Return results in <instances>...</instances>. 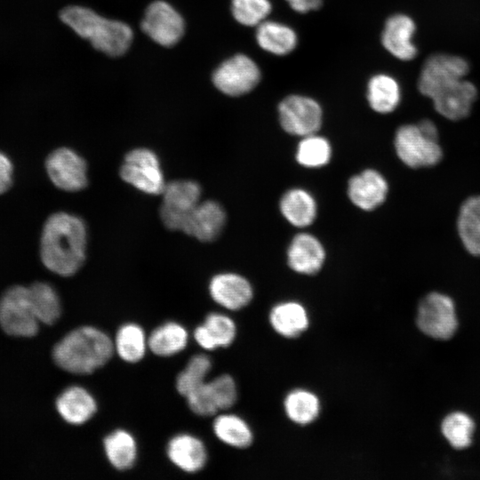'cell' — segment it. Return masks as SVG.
Masks as SVG:
<instances>
[{
    "label": "cell",
    "mask_w": 480,
    "mask_h": 480,
    "mask_svg": "<svg viewBox=\"0 0 480 480\" xmlns=\"http://www.w3.org/2000/svg\"><path fill=\"white\" fill-rule=\"evenodd\" d=\"M416 26L405 14H394L388 18L381 33L383 47L401 60H411L417 55V48L412 43Z\"/></svg>",
    "instance_id": "cell-17"
},
{
    "label": "cell",
    "mask_w": 480,
    "mask_h": 480,
    "mask_svg": "<svg viewBox=\"0 0 480 480\" xmlns=\"http://www.w3.org/2000/svg\"><path fill=\"white\" fill-rule=\"evenodd\" d=\"M394 143L399 159L412 168L433 166L443 156L438 140L425 135L418 124L400 126L396 132Z\"/></svg>",
    "instance_id": "cell-8"
},
{
    "label": "cell",
    "mask_w": 480,
    "mask_h": 480,
    "mask_svg": "<svg viewBox=\"0 0 480 480\" xmlns=\"http://www.w3.org/2000/svg\"><path fill=\"white\" fill-rule=\"evenodd\" d=\"M260 69L245 54H236L224 60L213 72L212 83L222 93L241 96L252 91L260 81Z\"/></svg>",
    "instance_id": "cell-11"
},
{
    "label": "cell",
    "mask_w": 480,
    "mask_h": 480,
    "mask_svg": "<svg viewBox=\"0 0 480 480\" xmlns=\"http://www.w3.org/2000/svg\"><path fill=\"white\" fill-rule=\"evenodd\" d=\"M325 260V250L315 236L300 233L292 239L287 250V262L295 272L304 275L317 273Z\"/></svg>",
    "instance_id": "cell-18"
},
{
    "label": "cell",
    "mask_w": 480,
    "mask_h": 480,
    "mask_svg": "<svg viewBox=\"0 0 480 480\" xmlns=\"http://www.w3.org/2000/svg\"><path fill=\"white\" fill-rule=\"evenodd\" d=\"M211 368L212 362L207 356L201 354L193 356L186 368L177 377V391L186 397L191 391L205 381Z\"/></svg>",
    "instance_id": "cell-35"
},
{
    "label": "cell",
    "mask_w": 480,
    "mask_h": 480,
    "mask_svg": "<svg viewBox=\"0 0 480 480\" xmlns=\"http://www.w3.org/2000/svg\"><path fill=\"white\" fill-rule=\"evenodd\" d=\"M469 64L462 57L437 53L424 62L419 79L420 92L432 100L444 117L458 121L466 118L477 97L476 86L464 79Z\"/></svg>",
    "instance_id": "cell-1"
},
{
    "label": "cell",
    "mask_w": 480,
    "mask_h": 480,
    "mask_svg": "<svg viewBox=\"0 0 480 480\" xmlns=\"http://www.w3.org/2000/svg\"><path fill=\"white\" fill-rule=\"evenodd\" d=\"M418 126L425 135L438 140V131L432 121L424 119L418 124Z\"/></svg>",
    "instance_id": "cell-40"
},
{
    "label": "cell",
    "mask_w": 480,
    "mask_h": 480,
    "mask_svg": "<svg viewBox=\"0 0 480 480\" xmlns=\"http://www.w3.org/2000/svg\"><path fill=\"white\" fill-rule=\"evenodd\" d=\"M60 20L92 46L109 55L119 56L129 48L132 30L125 23L105 19L83 6H68L60 13Z\"/></svg>",
    "instance_id": "cell-4"
},
{
    "label": "cell",
    "mask_w": 480,
    "mask_h": 480,
    "mask_svg": "<svg viewBox=\"0 0 480 480\" xmlns=\"http://www.w3.org/2000/svg\"><path fill=\"white\" fill-rule=\"evenodd\" d=\"M332 157V146L329 140L316 133L302 137L296 149L297 162L308 168L324 166Z\"/></svg>",
    "instance_id": "cell-33"
},
{
    "label": "cell",
    "mask_w": 480,
    "mask_h": 480,
    "mask_svg": "<svg viewBox=\"0 0 480 480\" xmlns=\"http://www.w3.org/2000/svg\"><path fill=\"white\" fill-rule=\"evenodd\" d=\"M119 174L124 182L148 195L162 194L166 185L157 155L147 148L129 151L121 164Z\"/></svg>",
    "instance_id": "cell-5"
},
{
    "label": "cell",
    "mask_w": 480,
    "mask_h": 480,
    "mask_svg": "<svg viewBox=\"0 0 480 480\" xmlns=\"http://www.w3.org/2000/svg\"><path fill=\"white\" fill-rule=\"evenodd\" d=\"M30 300L28 286L13 285L9 287L0 298V325L12 336L30 337L38 330Z\"/></svg>",
    "instance_id": "cell-7"
},
{
    "label": "cell",
    "mask_w": 480,
    "mask_h": 480,
    "mask_svg": "<svg viewBox=\"0 0 480 480\" xmlns=\"http://www.w3.org/2000/svg\"><path fill=\"white\" fill-rule=\"evenodd\" d=\"M272 10L269 0H232L231 12L242 25L257 27L267 20Z\"/></svg>",
    "instance_id": "cell-36"
},
{
    "label": "cell",
    "mask_w": 480,
    "mask_h": 480,
    "mask_svg": "<svg viewBox=\"0 0 480 480\" xmlns=\"http://www.w3.org/2000/svg\"><path fill=\"white\" fill-rule=\"evenodd\" d=\"M282 128L289 134L304 137L316 133L323 122V110L313 98L292 94L285 97L277 108Z\"/></svg>",
    "instance_id": "cell-9"
},
{
    "label": "cell",
    "mask_w": 480,
    "mask_h": 480,
    "mask_svg": "<svg viewBox=\"0 0 480 480\" xmlns=\"http://www.w3.org/2000/svg\"><path fill=\"white\" fill-rule=\"evenodd\" d=\"M14 182V164L12 158L0 150V195L9 191Z\"/></svg>",
    "instance_id": "cell-38"
},
{
    "label": "cell",
    "mask_w": 480,
    "mask_h": 480,
    "mask_svg": "<svg viewBox=\"0 0 480 480\" xmlns=\"http://www.w3.org/2000/svg\"><path fill=\"white\" fill-rule=\"evenodd\" d=\"M202 189L191 180H172L162 192L160 218L171 230L182 231L188 218L200 203Z\"/></svg>",
    "instance_id": "cell-6"
},
{
    "label": "cell",
    "mask_w": 480,
    "mask_h": 480,
    "mask_svg": "<svg viewBox=\"0 0 480 480\" xmlns=\"http://www.w3.org/2000/svg\"><path fill=\"white\" fill-rule=\"evenodd\" d=\"M348 196L351 203L364 211H372L386 200L388 185L381 173L366 169L350 178Z\"/></svg>",
    "instance_id": "cell-14"
},
{
    "label": "cell",
    "mask_w": 480,
    "mask_h": 480,
    "mask_svg": "<svg viewBox=\"0 0 480 480\" xmlns=\"http://www.w3.org/2000/svg\"><path fill=\"white\" fill-rule=\"evenodd\" d=\"M28 292L31 307L38 322L54 324L61 312L56 290L48 283L36 282L28 286Z\"/></svg>",
    "instance_id": "cell-28"
},
{
    "label": "cell",
    "mask_w": 480,
    "mask_h": 480,
    "mask_svg": "<svg viewBox=\"0 0 480 480\" xmlns=\"http://www.w3.org/2000/svg\"><path fill=\"white\" fill-rule=\"evenodd\" d=\"M474 421L466 413L456 412L447 415L442 423V432L451 445L464 449L471 444Z\"/></svg>",
    "instance_id": "cell-34"
},
{
    "label": "cell",
    "mask_w": 480,
    "mask_h": 480,
    "mask_svg": "<svg viewBox=\"0 0 480 480\" xmlns=\"http://www.w3.org/2000/svg\"><path fill=\"white\" fill-rule=\"evenodd\" d=\"M56 409L61 418L72 425L87 422L96 412L93 396L84 388L72 386L66 388L56 400Z\"/></svg>",
    "instance_id": "cell-20"
},
{
    "label": "cell",
    "mask_w": 480,
    "mask_h": 480,
    "mask_svg": "<svg viewBox=\"0 0 480 480\" xmlns=\"http://www.w3.org/2000/svg\"><path fill=\"white\" fill-rule=\"evenodd\" d=\"M279 207L284 218L296 228L311 225L317 213L314 196L300 188L287 190L281 197Z\"/></svg>",
    "instance_id": "cell-21"
},
{
    "label": "cell",
    "mask_w": 480,
    "mask_h": 480,
    "mask_svg": "<svg viewBox=\"0 0 480 480\" xmlns=\"http://www.w3.org/2000/svg\"><path fill=\"white\" fill-rule=\"evenodd\" d=\"M188 339V332L182 325L168 322L150 333L148 347L156 356H171L186 348Z\"/></svg>",
    "instance_id": "cell-27"
},
{
    "label": "cell",
    "mask_w": 480,
    "mask_h": 480,
    "mask_svg": "<svg viewBox=\"0 0 480 480\" xmlns=\"http://www.w3.org/2000/svg\"><path fill=\"white\" fill-rule=\"evenodd\" d=\"M212 399L218 411L228 409L237 399L236 385L228 374L220 375L208 382Z\"/></svg>",
    "instance_id": "cell-37"
},
{
    "label": "cell",
    "mask_w": 480,
    "mask_h": 480,
    "mask_svg": "<svg viewBox=\"0 0 480 480\" xmlns=\"http://www.w3.org/2000/svg\"><path fill=\"white\" fill-rule=\"evenodd\" d=\"M209 292L216 303L230 310L244 308L253 297L250 282L243 276L231 272L215 275L210 281Z\"/></svg>",
    "instance_id": "cell-15"
},
{
    "label": "cell",
    "mask_w": 480,
    "mask_h": 480,
    "mask_svg": "<svg viewBox=\"0 0 480 480\" xmlns=\"http://www.w3.org/2000/svg\"><path fill=\"white\" fill-rule=\"evenodd\" d=\"M226 219L225 210L220 203L212 200L200 202L182 232L201 242H212L222 232Z\"/></svg>",
    "instance_id": "cell-16"
},
{
    "label": "cell",
    "mask_w": 480,
    "mask_h": 480,
    "mask_svg": "<svg viewBox=\"0 0 480 480\" xmlns=\"http://www.w3.org/2000/svg\"><path fill=\"white\" fill-rule=\"evenodd\" d=\"M290 7L300 13H307L310 11L317 10L323 0H285Z\"/></svg>",
    "instance_id": "cell-39"
},
{
    "label": "cell",
    "mask_w": 480,
    "mask_h": 480,
    "mask_svg": "<svg viewBox=\"0 0 480 480\" xmlns=\"http://www.w3.org/2000/svg\"><path fill=\"white\" fill-rule=\"evenodd\" d=\"M44 168L51 182L60 190L76 192L87 186V164L70 148L60 147L50 152Z\"/></svg>",
    "instance_id": "cell-10"
},
{
    "label": "cell",
    "mask_w": 480,
    "mask_h": 480,
    "mask_svg": "<svg viewBox=\"0 0 480 480\" xmlns=\"http://www.w3.org/2000/svg\"><path fill=\"white\" fill-rule=\"evenodd\" d=\"M366 98L372 110L380 114H388L400 103L399 84L389 75L376 74L368 81Z\"/></svg>",
    "instance_id": "cell-25"
},
{
    "label": "cell",
    "mask_w": 480,
    "mask_h": 480,
    "mask_svg": "<svg viewBox=\"0 0 480 480\" xmlns=\"http://www.w3.org/2000/svg\"><path fill=\"white\" fill-rule=\"evenodd\" d=\"M273 329L281 336L295 338L308 327L306 308L296 301H284L273 307L269 313Z\"/></svg>",
    "instance_id": "cell-24"
},
{
    "label": "cell",
    "mask_w": 480,
    "mask_h": 480,
    "mask_svg": "<svg viewBox=\"0 0 480 480\" xmlns=\"http://www.w3.org/2000/svg\"><path fill=\"white\" fill-rule=\"evenodd\" d=\"M87 228L77 215L56 212L45 220L39 239L43 265L60 276L75 275L86 258Z\"/></svg>",
    "instance_id": "cell-2"
},
{
    "label": "cell",
    "mask_w": 480,
    "mask_h": 480,
    "mask_svg": "<svg viewBox=\"0 0 480 480\" xmlns=\"http://www.w3.org/2000/svg\"><path fill=\"white\" fill-rule=\"evenodd\" d=\"M284 412L294 423L307 425L313 422L320 412V402L317 396L306 389L291 391L284 401Z\"/></svg>",
    "instance_id": "cell-32"
},
{
    "label": "cell",
    "mask_w": 480,
    "mask_h": 480,
    "mask_svg": "<svg viewBox=\"0 0 480 480\" xmlns=\"http://www.w3.org/2000/svg\"><path fill=\"white\" fill-rule=\"evenodd\" d=\"M417 324L428 336L450 339L458 325L452 300L439 292L428 294L419 305Z\"/></svg>",
    "instance_id": "cell-12"
},
{
    "label": "cell",
    "mask_w": 480,
    "mask_h": 480,
    "mask_svg": "<svg viewBox=\"0 0 480 480\" xmlns=\"http://www.w3.org/2000/svg\"><path fill=\"white\" fill-rule=\"evenodd\" d=\"M255 39L262 50L278 56L289 54L298 44L297 34L291 27L268 20L256 27Z\"/></svg>",
    "instance_id": "cell-22"
},
{
    "label": "cell",
    "mask_w": 480,
    "mask_h": 480,
    "mask_svg": "<svg viewBox=\"0 0 480 480\" xmlns=\"http://www.w3.org/2000/svg\"><path fill=\"white\" fill-rule=\"evenodd\" d=\"M141 28L156 43L168 47L181 38L184 21L168 3L156 1L148 7Z\"/></svg>",
    "instance_id": "cell-13"
},
{
    "label": "cell",
    "mask_w": 480,
    "mask_h": 480,
    "mask_svg": "<svg viewBox=\"0 0 480 480\" xmlns=\"http://www.w3.org/2000/svg\"><path fill=\"white\" fill-rule=\"evenodd\" d=\"M169 460L187 473L200 471L207 461V452L203 442L188 434L172 437L167 445Z\"/></svg>",
    "instance_id": "cell-19"
},
{
    "label": "cell",
    "mask_w": 480,
    "mask_h": 480,
    "mask_svg": "<svg viewBox=\"0 0 480 480\" xmlns=\"http://www.w3.org/2000/svg\"><path fill=\"white\" fill-rule=\"evenodd\" d=\"M212 428L218 439L229 446L244 449L252 443L253 436L250 427L236 415H220L214 420Z\"/></svg>",
    "instance_id": "cell-31"
},
{
    "label": "cell",
    "mask_w": 480,
    "mask_h": 480,
    "mask_svg": "<svg viewBox=\"0 0 480 480\" xmlns=\"http://www.w3.org/2000/svg\"><path fill=\"white\" fill-rule=\"evenodd\" d=\"M104 450L109 463L118 470L130 469L136 461V442L125 430H116L108 435L104 440Z\"/></svg>",
    "instance_id": "cell-29"
},
{
    "label": "cell",
    "mask_w": 480,
    "mask_h": 480,
    "mask_svg": "<svg viewBox=\"0 0 480 480\" xmlns=\"http://www.w3.org/2000/svg\"><path fill=\"white\" fill-rule=\"evenodd\" d=\"M112 340L102 331L83 326L68 333L54 347L52 356L62 370L90 374L104 366L114 353Z\"/></svg>",
    "instance_id": "cell-3"
},
{
    "label": "cell",
    "mask_w": 480,
    "mask_h": 480,
    "mask_svg": "<svg viewBox=\"0 0 480 480\" xmlns=\"http://www.w3.org/2000/svg\"><path fill=\"white\" fill-rule=\"evenodd\" d=\"M114 349L119 357L127 363L140 361L146 353L148 339L143 329L136 324H126L116 332Z\"/></svg>",
    "instance_id": "cell-30"
},
{
    "label": "cell",
    "mask_w": 480,
    "mask_h": 480,
    "mask_svg": "<svg viewBox=\"0 0 480 480\" xmlns=\"http://www.w3.org/2000/svg\"><path fill=\"white\" fill-rule=\"evenodd\" d=\"M236 328L234 321L220 313L207 316L204 323L194 332V337L200 347L206 350L229 346L235 340Z\"/></svg>",
    "instance_id": "cell-23"
},
{
    "label": "cell",
    "mask_w": 480,
    "mask_h": 480,
    "mask_svg": "<svg viewBox=\"0 0 480 480\" xmlns=\"http://www.w3.org/2000/svg\"><path fill=\"white\" fill-rule=\"evenodd\" d=\"M457 226L464 247L480 257V196L469 197L462 204Z\"/></svg>",
    "instance_id": "cell-26"
}]
</instances>
